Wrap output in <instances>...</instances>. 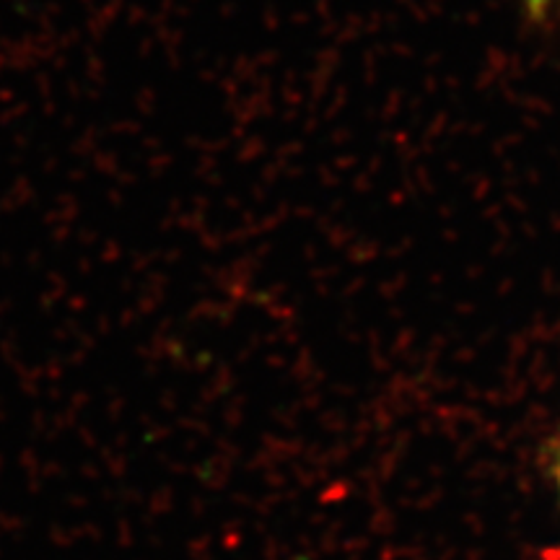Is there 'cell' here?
Instances as JSON below:
<instances>
[{
  "mask_svg": "<svg viewBox=\"0 0 560 560\" xmlns=\"http://www.w3.org/2000/svg\"><path fill=\"white\" fill-rule=\"evenodd\" d=\"M560 9V0H524V11L532 21H542L548 19L550 13H556Z\"/></svg>",
  "mask_w": 560,
  "mask_h": 560,
  "instance_id": "obj_1",
  "label": "cell"
},
{
  "mask_svg": "<svg viewBox=\"0 0 560 560\" xmlns=\"http://www.w3.org/2000/svg\"><path fill=\"white\" fill-rule=\"evenodd\" d=\"M558 482H560V457H558Z\"/></svg>",
  "mask_w": 560,
  "mask_h": 560,
  "instance_id": "obj_2",
  "label": "cell"
}]
</instances>
